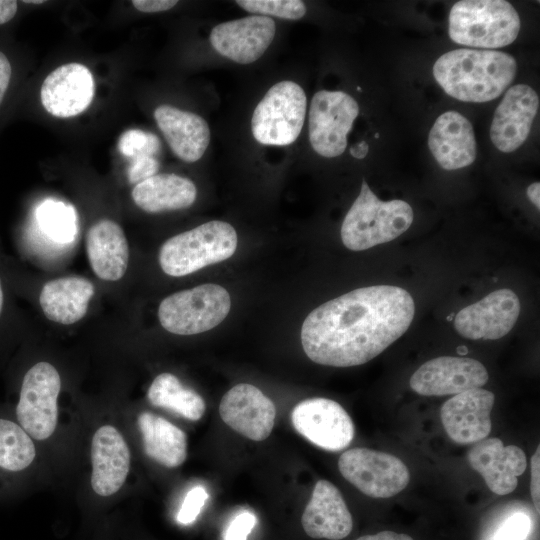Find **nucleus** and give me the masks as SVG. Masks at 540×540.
<instances>
[{"label": "nucleus", "mask_w": 540, "mask_h": 540, "mask_svg": "<svg viewBox=\"0 0 540 540\" xmlns=\"http://www.w3.org/2000/svg\"><path fill=\"white\" fill-rule=\"evenodd\" d=\"M415 314L410 293L393 285L358 288L329 300L305 318L301 343L313 362L333 367L362 365L409 328Z\"/></svg>", "instance_id": "nucleus-1"}, {"label": "nucleus", "mask_w": 540, "mask_h": 540, "mask_svg": "<svg viewBox=\"0 0 540 540\" xmlns=\"http://www.w3.org/2000/svg\"><path fill=\"white\" fill-rule=\"evenodd\" d=\"M516 71V60L496 50H452L433 66L435 80L449 96L477 103L498 98L512 83Z\"/></svg>", "instance_id": "nucleus-2"}, {"label": "nucleus", "mask_w": 540, "mask_h": 540, "mask_svg": "<svg viewBox=\"0 0 540 540\" xmlns=\"http://www.w3.org/2000/svg\"><path fill=\"white\" fill-rule=\"evenodd\" d=\"M412 207L403 200L381 201L363 180L341 226L346 248L363 251L399 237L411 226Z\"/></svg>", "instance_id": "nucleus-3"}, {"label": "nucleus", "mask_w": 540, "mask_h": 540, "mask_svg": "<svg viewBox=\"0 0 540 540\" xmlns=\"http://www.w3.org/2000/svg\"><path fill=\"white\" fill-rule=\"evenodd\" d=\"M520 17L504 0H463L449 14L448 32L457 44L496 49L513 43L520 31Z\"/></svg>", "instance_id": "nucleus-4"}, {"label": "nucleus", "mask_w": 540, "mask_h": 540, "mask_svg": "<svg viewBox=\"0 0 540 540\" xmlns=\"http://www.w3.org/2000/svg\"><path fill=\"white\" fill-rule=\"evenodd\" d=\"M237 242L232 225L209 221L164 242L159 251V263L167 275L182 277L230 258Z\"/></svg>", "instance_id": "nucleus-5"}, {"label": "nucleus", "mask_w": 540, "mask_h": 540, "mask_svg": "<svg viewBox=\"0 0 540 540\" xmlns=\"http://www.w3.org/2000/svg\"><path fill=\"white\" fill-rule=\"evenodd\" d=\"M231 299L218 284H202L173 293L158 308L162 327L177 335H194L218 326L228 315Z\"/></svg>", "instance_id": "nucleus-6"}, {"label": "nucleus", "mask_w": 540, "mask_h": 540, "mask_svg": "<svg viewBox=\"0 0 540 540\" xmlns=\"http://www.w3.org/2000/svg\"><path fill=\"white\" fill-rule=\"evenodd\" d=\"M307 98L292 81L274 84L254 109L251 130L261 144L285 146L293 143L304 124Z\"/></svg>", "instance_id": "nucleus-7"}, {"label": "nucleus", "mask_w": 540, "mask_h": 540, "mask_svg": "<svg viewBox=\"0 0 540 540\" xmlns=\"http://www.w3.org/2000/svg\"><path fill=\"white\" fill-rule=\"evenodd\" d=\"M61 378L50 363L34 364L24 375L14 418L34 439H49L58 425V396Z\"/></svg>", "instance_id": "nucleus-8"}, {"label": "nucleus", "mask_w": 540, "mask_h": 540, "mask_svg": "<svg viewBox=\"0 0 540 540\" xmlns=\"http://www.w3.org/2000/svg\"><path fill=\"white\" fill-rule=\"evenodd\" d=\"M341 475L373 498H389L409 483L407 466L396 456L368 448H353L339 457Z\"/></svg>", "instance_id": "nucleus-9"}, {"label": "nucleus", "mask_w": 540, "mask_h": 540, "mask_svg": "<svg viewBox=\"0 0 540 540\" xmlns=\"http://www.w3.org/2000/svg\"><path fill=\"white\" fill-rule=\"evenodd\" d=\"M359 114L356 100L343 91L314 94L309 111V140L316 153L337 157L347 147V134Z\"/></svg>", "instance_id": "nucleus-10"}, {"label": "nucleus", "mask_w": 540, "mask_h": 540, "mask_svg": "<svg viewBox=\"0 0 540 540\" xmlns=\"http://www.w3.org/2000/svg\"><path fill=\"white\" fill-rule=\"evenodd\" d=\"M291 421L300 435L324 450L340 451L354 437L351 417L339 403L328 398L299 402L292 410Z\"/></svg>", "instance_id": "nucleus-11"}, {"label": "nucleus", "mask_w": 540, "mask_h": 540, "mask_svg": "<svg viewBox=\"0 0 540 540\" xmlns=\"http://www.w3.org/2000/svg\"><path fill=\"white\" fill-rule=\"evenodd\" d=\"M488 379L486 368L475 359L441 356L421 365L409 384L420 395L444 396L481 388Z\"/></svg>", "instance_id": "nucleus-12"}, {"label": "nucleus", "mask_w": 540, "mask_h": 540, "mask_svg": "<svg viewBox=\"0 0 540 540\" xmlns=\"http://www.w3.org/2000/svg\"><path fill=\"white\" fill-rule=\"evenodd\" d=\"M519 314L518 296L510 289H499L461 309L454 328L467 339L496 340L510 332Z\"/></svg>", "instance_id": "nucleus-13"}, {"label": "nucleus", "mask_w": 540, "mask_h": 540, "mask_svg": "<svg viewBox=\"0 0 540 540\" xmlns=\"http://www.w3.org/2000/svg\"><path fill=\"white\" fill-rule=\"evenodd\" d=\"M219 414L224 423L236 432L248 439L263 441L274 427L276 407L259 388L240 383L224 394Z\"/></svg>", "instance_id": "nucleus-14"}, {"label": "nucleus", "mask_w": 540, "mask_h": 540, "mask_svg": "<svg viewBox=\"0 0 540 540\" xmlns=\"http://www.w3.org/2000/svg\"><path fill=\"white\" fill-rule=\"evenodd\" d=\"M90 484L95 494L110 497L124 486L131 467V452L121 431L112 424L97 428L91 440Z\"/></svg>", "instance_id": "nucleus-15"}, {"label": "nucleus", "mask_w": 540, "mask_h": 540, "mask_svg": "<svg viewBox=\"0 0 540 540\" xmlns=\"http://www.w3.org/2000/svg\"><path fill=\"white\" fill-rule=\"evenodd\" d=\"M275 32L276 24L272 18L251 15L213 27L210 43L222 56L239 64H250L268 49Z\"/></svg>", "instance_id": "nucleus-16"}, {"label": "nucleus", "mask_w": 540, "mask_h": 540, "mask_svg": "<svg viewBox=\"0 0 540 540\" xmlns=\"http://www.w3.org/2000/svg\"><path fill=\"white\" fill-rule=\"evenodd\" d=\"M539 108L536 91L526 84L510 87L497 106L490 127L494 146L504 153L526 141Z\"/></svg>", "instance_id": "nucleus-17"}, {"label": "nucleus", "mask_w": 540, "mask_h": 540, "mask_svg": "<svg viewBox=\"0 0 540 540\" xmlns=\"http://www.w3.org/2000/svg\"><path fill=\"white\" fill-rule=\"evenodd\" d=\"M495 395L475 388L458 393L441 407L440 418L447 435L459 444L476 443L491 431L490 413Z\"/></svg>", "instance_id": "nucleus-18"}, {"label": "nucleus", "mask_w": 540, "mask_h": 540, "mask_svg": "<svg viewBox=\"0 0 540 540\" xmlns=\"http://www.w3.org/2000/svg\"><path fill=\"white\" fill-rule=\"evenodd\" d=\"M95 91L90 70L76 62L53 70L41 86V103L51 115L69 118L82 113L91 104Z\"/></svg>", "instance_id": "nucleus-19"}, {"label": "nucleus", "mask_w": 540, "mask_h": 540, "mask_svg": "<svg viewBox=\"0 0 540 540\" xmlns=\"http://www.w3.org/2000/svg\"><path fill=\"white\" fill-rule=\"evenodd\" d=\"M470 466L484 479L487 487L497 495L513 492L518 476L527 467L524 451L515 445L504 446L499 438L483 439L468 452Z\"/></svg>", "instance_id": "nucleus-20"}, {"label": "nucleus", "mask_w": 540, "mask_h": 540, "mask_svg": "<svg viewBox=\"0 0 540 540\" xmlns=\"http://www.w3.org/2000/svg\"><path fill=\"white\" fill-rule=\"evenodd\" d=\"M301 523L305 533L315 539L341 540L353 528L352 515L341 492L327 480L316 482Z\"/></svg>", "instance_id": "nucleus-21"}, {"label": "nucleus", "mask_w": 540, "mask_h": 540, "mask_svg": "<svg viewBox=\"0 0 540 540\" xmlns=\"http://www.w3.org/2000/svg\"><path fill=\"white\" fill-rule=\"evenodd\" d=\"M429 149L445 170L471 165L476 158L477 144L470 121L456 111L441 114L434 122L428 137Z\"/></svg>", "instance_id": "nucleus-22"}, {"label": "nucleus", "mask_w": 540, "mask_h": 540, "mask_svg": "<svg viewBox=\"0 0 540 540\" xmlns=\"http://www.w3.org/2000/svg\"><path fill=\"white\" fill-rule=\"evenodd\" d=\"M155 121L173 153L185 162H196L210 142V129L199 115L170 105L154 111Z\"/></svg>", "instance_id": "nucleus-23"}, {"label": "nucleus", "mask_w": 540, "mask_h": 540, "mask_svg": "<svg viewBox=\"0 0 540 540\" xmlns=\"http://www.w3.org/2000/svg\"><path fill=\"white\" fill-rule=\"evenodd\" d=\"M86 251L93 272L102 280L121 279L128 267L129 247L122 228L114 221L95 223L86 235Z\"/></svg>", "instance_id": "nucleus-24"}, {"label": "nucleus", "mask_w": 540, "mask_h": 540, "mask_svg": "<svg viewBox=\"0 0 540 540\" xmlns=\"http://www.w3.org/2000/svg\"><path fill=\"white\" fill-rule=\"evenodd\" d=\"M93 295L94 285L91 281L80 276H67L45 283L39 302L49 320L70 325L85 316Z\"/></svg>", "instance_id": "nucleus-25"}, {"label": "nucleus", "mask_w": 540, "mask_h": 540, "mask_svg": "<svg viewBox=\"0 0 540 540\" xmlns=\"http://www.w3.org/2000/svg\"><path fill=\"white\" fill-rule=\"evenodd\" d=\"M145 454L167 468L181 466L187 458L188 441L186 433L166 420L149 411L137 417Z\"/></svg>", "instance_id": "nucleus-26"}, {"label": "nucleus", "mask_w": 540, "mask_h": 540, "mask_svg": "<svg viewBox=\"0 0 540 540\" xmlns=\"http://www.w3.org/2000/svg\"><path fill=\"white\" fill-rule=\"evenodd\" d=\"M196 195V186L190 179L173 173L155 174L132 190L135 204L148 213L188 208Z\"/></svg>", "instance_id": "nucleus-27"}, {"label": "nucleus", "mask_w": 540, "mask_h": 540, "mask_svg": "<svg viewBox=\"0 0 540 540\" xmlns=\"http://www.w3.org/2000/svg\"><path fill=\"white\" fill-rule=\"evenodd\" d=\"M37 457L34 439L15 418L0 415V493L26 474Z\"/></svg>", "instance_id": "nucleus-28"}, {"label": "nucleus", "mask_w": 540, "mask_h": 540, "mask_svg": "<svg viewBox=\"0 0 540 540\" xmlns=\"http://www.w3.org/2000/svg\"><path fill=\"white\" fill-rule=\"evenodd\" d=\"M147 399L153 406L165 408L191 420L198 421L205 413L203 398L194 390L168 372L154 378L147 391Z\"/></svg>", "instance_id": "nucleus-29"}, {"label": "nucleus", "mask_w": 540, "mask_h": 540, "mask_svg": "<svg viewBox=\"0 0 540 540\" xmlns=\"http://www.w3.org/2000/svg\"><path fill=\"white\" fill-rule=\"evenodd\" d=\"M38 225L51 240L67 244L77 234V216L74 209L63 202L46 200L37 209Z\"/></svg>", "instance_id": "nucleus-30"}, {"label": "nucleus", "mask_w": 540, "mask_h": 540, "mask_svg": "<svg viewBox=\"0 0 540 540\" xmlns=\"http://www.w3.org/2000/svg\"><path fill=\"white\" fill-rule=\"evenodd\" d=\"M236 3L250 13L267 17L298 20L306 13L305 4L299 0H238Z\"/></svg>", "instance_id": "nucleus-31"}, {"label": "nucleus", "mask_w": 540, "mask_h": 540, "mask_svg": "<svg viewBox=\"0 0 540 540\" xmlns=\"http://www.w3.org/2000/svg\"><path fill=\"white\" fill-rule=\"evenodd\" d=\"M160 147L159 139L151 133L130 130L122 135L119 148L128 157L153 156Z\"/></svg>", "instance_id": "nucleus-32"}, {"label": "nucleus", "mask_w": 540, "mask_h": 540, "mask_svg": "<svg viewBox=\"0 0 540 540\" xmlns=\"http://www.w3.org/2000/svg\"><path fill=\"white\" fill-rule=\"evenodd\" d=\"M208 496L203 486H195L189 490L178 511L177 521L183 525L193 523L205 505Z\"/></svg>", "instance_id": "nucleus-33"}, {"label": "nucleus", "mask_w": 540, "mask_h": 540, "mask_svg": "<svg viewBox=\"0 0 540 540\" xmlns=\"http://www.w3.org/2000/svg\"><path fill=\"white\" fill-rule=\"evenodd\" d=\"M530 526L529 517L525 513L517 512L503 522L493 540H525Z\"/></svg>", "instance_id": "nucleus-34"}, {"label": "nucleus", "mask_w": 540, "mask_h": 540, "mask_svg": "<svg viewBox=\"0 0 540 540\" xmlns=\"http://www.w3.org/2000/svg\"><path fill=\"white\" fill-rule=\"evenodd\" d=\"M256 522V516L250 511L237 514L226 528L223 535L224 540H247Z\"/></svg>", "instance_id": "nucleus-35"}, {"label": "nucleus", "mask_w": 540, "mask_h": 540, "mask_svg": "<svg viewBox=\"0 0 540 540\" xmlns=\"http://www.w3.org/2000/svg\"><path fill=\"white\" fill-rule=\"evenodd\" d=\"M159 163L153 156H143L134 158L128 170V177L131 183H139L156 174Z\"/></svg>", "instance_id": "nucleus-36"}, {"label": "nucleus", "mask_w": 540, "mask_h": 540, "mask_svg": "<svg viewBox=\"0 0 540 540\" xmlns=\"http://www.w3.org/2000/svg\"><path fill=\"white\" fill-rule=\"evenodd\" d=\"M539 459H540V448L538 446V448L536 449V452L532 455L531 461H530L531 462L530 463V469H531L530 492H531V497H532L534 506L538 512H539V498H540V494H539L540 461Z\"/></svg>", "instance_id": "nucleus-37"}, {"label": "nucleus", "mask_w": 540, "mask_h": 540, "mask_svg": "<svg viewBox=\"0 0 540 540\" xmlns=\"http://www.w3.org/2000/svg\"><path fill=\"white\" fill-rule=\"evenodd\" d=\"M177 4L174 0H133L132 5L141 12L155 13L167 11Z\"/></svg>", "instance_id": "nucleus-38"}, {"label": "nucleus", "mask_w": 540, "mask_h": 540, "mask_svg": "<svg viewBox=\"0 0 540 540\" xmlns=\"http://www.w3.org/2000/svg\"><path fill=\"white\" fill-rule=\"evenodd\" d=\"M11 79V65L6 55L0 51V104Z\"/></svg>", "instance_id": "nucleus-39"}, {"label": "nucleus", "mask_w": 540, "mask_h": 540, "mask_svg": "<svg viewBox=\"0 0 540 540\" xmlns=\"http://www.w3.org/2000/svg\"><path fill=\"white\" fill-rule=\"evenodd\" d=\"M356 540H414L411 536L393 531H382L373 535H365Z\"/></svg>", "instance_id": "nucleus-40"}, {"label": "nucleus", "mask_w": 540, "mask_h": 540, "mask_svg": "<svg viewBox=\"0 0 540 540\" xmlns=\"http://www.w3.org/2000/svg\"><path fill=\"white\" fill-rule=\"evenodd\" d=\"M17 1L0 0V25L10 21L16 14Z\"/></svg>", "instance_id": "nucleus-41"}, {"label": "nucleus", "mask_w": 540, "mask_h": 540, "mask_svg": "<svg viewBox=\"0 0 540 540\" xmlns=\"http://www.w3.org/2000/svg\"><path fill=\"white\" fill-rule=\"evenodd\" d=\"M540 183L534 182L527 188V196L529 200L537 207L540 208Z\"/></svg>", "instance_id": "nucleus-42"}, {"label": "nucleus", "mask_w": 540, "mask_h": 540, "mask_svg": "<svg viewBox=\"0 0 540 540\" xmlns=\"http://www.w3.org/2000/svg\"><path fill=\"white\" fill-rule=\"evenodd\" d=\"M369 151V146L365 141H360L350 148V154L357 159H363Z\"/></svg>", "instance_id": "nucleus-43"}, {"label": "nucleus", "mask_w": 540, "mask_h": 540, "mask_svg": "<svg viewBox=\"0 0 540 540\" xmlns=\"http://www.w3.org/2000/svg\"><path fill=\"white\" fill-rule=\"evenodd\" d=\"M2 306H3V291H2L1 282H0V313L2 311Z\"/></svg>", "instance_id": "nucleus-44"}, {"label": "nucleus", "mask_w": 540, "mask_h": 540, "mask_svg": "<svg viewBox=\"0 0 540 540\" xmlns=\"http://www.w3.org/2000/svg\"><path fill=\"white\" fill-rule=\"evenodd\" d=\"M24 2H25V3L39 4V3H43L44 1H42V0H41V1H35V0H34V1H30V0H29V1H24Z\"/></svg>", "instance_id": "nucleus-45"}]
</instances>
